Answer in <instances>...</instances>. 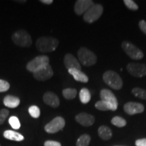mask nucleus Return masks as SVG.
Listing matches in <instances>:
<instances>
[{"instance_id": "obj_32", "label": "nucleus", "mask_w": 146, "mask_h": 146, "mask_svg": "<svg viewBox=\"0 0 146 146\" xmlns=\"http://www.w3.org/2000/svg\"><path fill=\"white\" fill-rule=\"evenodd\" d=\"M139 27L142 31V32L146 35V22L144 20L140 21L139 23Z\"/></svg>"}, {"instance_id": "obj_24", "label": "nucleus", "mask_w": 146, "mask_h": 146, "mask_svg": "<svg viewBox=\"0 0 146 146\" xmlns=\"http://www.w3.org/2000/svg\"><path fill=\"white\" fill-rule=\"evenodd\" d=\"M63 96L66 100H72L75 98L77 94V91L76 89L73 88H66L62 91Z\"/></svg>"}, {"instance_id": "obj_29", "label": "nucleus", "mask_w": 146, "mask_h": 146, "mask_svg": "<svg viewBox=\"0 0 146 146\" xmlns=\"http://www.w3.org/2000/svg\"><path fill=\"white\" fill-rule=\"evenodd\" d=\"M124 3H125V5L129 9V10L135 11L138 10V5H137V3L135 2L134 1H133V0H125V1H124Z\"/></svg>"}, {"instance_id": "obj_37", "label": "nucleus", "mask_w": 146, "mask_h": 146, "mask_svg": "<svg viewBox=\"0 0 146 146\" xmlns=\"http://www.w3.org/2000/svg\"><path fill=\"white\" fill-rule=\"evenodd\" d=\"M0 146H1V145H0Z\"/></svg>"}, {"instance_id": "obj_13", "label": "nucleus", "mask_w": 146, "mask_h": 146, "mask_svg": "<svg viewBox=\"0 0 146 146\" xmlns=\"http://www.w3.org/2000/svg\"><path fill=\"white\" fill-rule=\"evenodd\" d=\"M100 98L101 100L108 102L114 108L117 110L118 108V101L116 99V96H114V94L109 89H104L100 91Z\"/></svg>"}, {"instance_id": "obj_4", "label": "nucleus", "mask_w": 146, "mask_h": 146, "mask_svg": "<svg viewBox=\"0 0 146 146\" xmlns=\"http://www.w3.org/2000/svg\"><path fill=\"white\" fill-rule=\"evenodd\" d=\"M12 39L14 43L20 47H29L32 45L31 36L24 30H18L14 33Z\"/></svg>"}, {"instance_id": "obj_7", "label": "nucleus", "mask_w": 146, "mask_h": 146, "mask_svg": "<svg viewBox=\"0 0 146 146\" xmlns=\"http://www.w3.org/2000/svg\"><path fill=\"white\" fill-rule=\"evenodd\" d=\"M122 48L124 52L128 55L129 57L131 59L139 60H141L143 58V53L141 50L137 48L135 45H133V43L128 41H123L122 43Z\"/></svg>"}, {"instance_id": "obj_15", "label": "nucleus", "mask_w": 146, "mask_h": 146, "mask_svg": "<svg viewBox=\"0 0 146 146\" xmlns=\"http://www.w3.org/2000/svg\"><path fill=\"white\" fill-rule=\"evenodd\" d=\"M64 62L66 68L68 69V70L72 68L78 69V70H81V66L80 64V62L71 54H66L65 55Z\"/></svg>"}, {"instance_id": "obj_11", "label": "nucleus", "mask_w": 146, "mask_h": 146, "mask_svg": "<svg viewBox=\"0 0 146 146\" xmlns=\"http://www.w3.org/2000/svg\"><path fill=\"white\" fill-rule=\"evenodd\" d=\"M124 110L129 115L140 114L144 111V106L137 102H127L124 106Z\"/></svg>"}, {"instance_id": "obj_33", "label": "nucleus", "mask_w": 146, "mask_h": 146, "mask_svg": "<svg viewBox=\"0 0 146 146\" xmlns=\"http://www.w3.org/2000/svg\"><path fill=\"white\" fill-rule=\"evenodd\" d=\"M44 146H62L60 142L56 141H47L45 142Z\"/></svg>"}, {"instance_id": "obj_9", "label": "nucleus", "mask_w": 146, "mask_h": 146, "mask_svg": "<svg viewBox=\"0 0 146 146\" xmlns=\"http://www.w3.org/2000/svg\"><path fill=\"white\" fill-rule=\"evenodd\" d=\"M128 72L135 77H143L146 76V64L130 63L127 66Z\"/></svg>"}, {"instance_id": "obj_28", "label": "nucleus", "mask_w": 146, "mask_h": 146, "mask_svg": "<svg viewBox=\"0 0 146 146\" xmlns=\"http://www.w3.org/2000/svg\"><path fill=\"white\" fill-rule=\"evenodd\" d=\"M29 112L33 118H38L40 116V109L36 106H31L29 108Z\"/></svg>"}, {"instance_id": "obj_2", "label": "nucleus", "mask_w": 146, "mask_h": 146, "mask_svg": "<svg viewBox=\"0 0 146 146\" xmlns=\"http://www.w3.org/2000/svg\"><path fill=\"white\" fill-rule=\"evenodd\" d=\"M103 80L111 88L119 90L123 87V82L119 74L113 70H108L103 74Z\"/></svg>"}, {"instance_id": "obj_5", "label": "nucleus", "mask_w": 146, "mask_h": 146, "mask_svg": "<svg viewBox=\"0 0 146 146\" xmlns=\"http://www.w3.org/2000/svg\"><path fill=\"white\" fill-rule=\"evenodd\" d=\"M103 12L104 8L101 4H94L84 14V21L88 23H94L99 19Z\"/></svg>"}, {"instance_id": "obj_14", "label": "nucleus", "mask_w": 146, "mask_h": 146, "mask_svg": "<svg viewBox=\"0 0 146 146\" xmlns=\"http://www.w3.org/2000/svg\"><path fill=\"white\" fill-rule=\"evenodd\" d=\"M76 121L84 127H90L95 123V117L93 115L82 112L77 114L75 117Z\"/></svg>"}, {"instance_id": "obj_16", "label": "nucleus", "mask_w": 146, "mask_h": 146, "mask_svg": "<svg viewBox=\"0 0 146 146\" xmlns=\"http://www.w3.org/2000/svg\"><path fill=\"white\" fill-rule=\"evenodd\" d=\"M43 102L46 104L50 106L53 108H58L60 105V100L57 95L54 93L51 92H46L43 96Z\"/></svg>"}, {"instance_id": "obj_19", "label": "nucleus", "mask_w": 146, "mask_h": 146, "mask_svg": "<svg viewBox=\"0 0 146 146\" xmlns=\"http://www.w3.org/2000/svg\"><path fill=\"white\" fill-rule=\"evenodd\" d=\"M3 104L5 106L10 108H15L20 104V99L17 97L12 96H7L3 99Z\"/></svg>"}, {"instance_id": "obj_30", "label": "nucleus", "mask_w": 146, "mask_h": 146, "mask_svg": "<svg viewBox=\"0 0 146 146\" xmlns=\"http://www.w3.org/2000/svg\"><path fill=\"white\" fill-rule=\"evenodd\" d=\"M9 115V111L6 109L0 110V125L3 124Z\"/></svg>"}, {"instance_id": "obj_6", "label": "nucleus", "mask_w": 146, "mask_h": 146, "mask_svg": "<svg viewBox=\"0 0 146 146\" xmlns=\"http://www.w3.org/2000/svg\"><path fill=\"white\" fill-rule=\"evenodd\" d=\"M50 58L47 56H39L27 64V69L33 73L36 72L47 65L50 64Z\"/></svg>"}, {"instance_id": "obj_12", "label": "nucleus", "mask_w": 146, "mask_h": 146, "mask_svg": "<svg viewBox=\"0 0 146 146\" xmlns=\"http://www.w3.org/2000/svg\"><path fill=\"white\" fill-rule=\"evenodd\" d=\"M94 4V1L91 0H78L74 5V12L77 15H81L85 14Z\"/></svg>"}, {"instance_id": "obj_31", "label": "nucleus", "mask_w": 146, "mask_h": 146, "mask_svg": "<svg viewBox=\"0 0 146 146\" xmlns=\"http://www.w3.org/2000/svg\"><path fill=\"white\" fill-rule=\"evenodd\" d=\"M10 84L8 81L0 79V92H5L10 89Z\"/></svg>"}, {"instance_id": "obj_27", "label": "nucleus", "mask_w": 146, "mask_h": 146, "mask_svg": "<svg viewBox=\"0 0 146 146\" xmlns=\"http://www.w3.org/2000/svg\"><path fill=\"white\" fill-rule=\"evenodd\" d=\"M9 124L11 125V127L14 129H19L21 127V123H20L19 119L16 116H12L9 118Z\"/></svg>"}, {"instance_id": "obj_35", "label": "nucleus", "mask_w": 146, "mask_h": 146, "mask_svg": "<svg viewBox=\"0 0 146 146\" xmlns=\"http://www.w3.org/2000/svg\"><path fill=\"white\" fill-rule=\"evenodd\" d=\"M41 3H44V4H47V5H50V4H52L53 3V1L52 0H41Z\"/></svg>"}, {"instance_id": "obj_10", "label": "nucleus", "mask_w": 146, "mask_h": 146, "mask_svg": "<svg viewBox=\"0 0 146 146\" xmlns=\"http://www.w3.org/2000/svg\"><path fill=\"white\" fill-rule=\"evenodd\" d=\"M54 75V71L52 70V66L50 64L43 67L38 71L33 73L35 78L40 81H45L50 79Z\"/></svg>"}, {"instance_id": "obj_1", "label": "nucleus", "mask_w": 146, "mask_h": 146, "mask_svg": "<svg viewBox=\"0 0 146 146\" xmlns=\"http://www.w3.org/2000/svg\"><path fill=\"white\" fill-rule=\"evenodd\" d=\"M58 40L51 36H42L36 41V48L41 52H54L58 47Z\"/></svg>"}, {"instance_id": "obj_21", "label": "nucleus", "mask_w": 146, "mask_h": 146, "mask_svg": "<svg viewBox=\"0 0 146 146\" xmlns=\"http://www.w3.org/2000/svg\"><path fill=\"white\" fill-rule=\"evenodd\" d=\"M95 107L96 109L99 110L101 111H107V110H112L115 111L116 110V108H114L110 104H109L108 102H106L103 100H100L96 102V104H95Z\"/></svg>"}, {"instance_id": "obj_20", "label": "nucleus", "mask_w": 146, "mask_h": 146, "mask_svg": "<svg viewBox=\"0 0 146 146\" xmlns=\"http://www.w3.org/2000/svg\"><path fill=\"white\" fill-rule=\"evenodd\" d=\"M98 135L102 139L109 140L112 137V130L107 126H101L98 129Z\"/></svg>"}, {"instance_id": "obj_34", "label": "nucleus", "mask_w": 146, "mask_h": 146, "mask_svg": "<svg viewBox=\"0 0 146 146\" xmlns=\"http://www.w3.org/2000/svg\"><path fill=\"white\" fill-rule=\"evenodd\" d=\"M136 146H146V138L139 139L135 141Z\"/></svg>"}, {"instance_id": "obj_36", "label": "nucleus", "mask_w": 146, "mask_h": 146, "mask_svg": "<svg viewBox=\"0 0 146 146\" xmlns=\"http://www.w3.org/2000/svg\"><path fill=\"white\" fill-rule=\"evenodd\" d=\"M116 146H119V145H116Z\"/></svg>"}, {"instance_id": "obj_26", "label": "nucleus", "mask_w": 146, "mask_h": 146, "mask_svg": "<svg viewBox=\"0 0 146 146\" xmlns=\"http://www.w3.org/2000/svg\"><path fill=\"white\" fill-rule=\"evenodd\" d=\"M132 94L137 98H140L142 100H146V90L145 89L139 88V87H135L132 89Z\"/></svg>"}, {"instance_id": "obj_22", "label": "nucleus", "mask_w": 146, "mask_h": 146, "mask_svg": "<svg viewBox=\"0 0 146 146\" xmlns=\"http://www.w3.org/2000/svg\"><path fill=\"white\" fill-rule=\"evenodd\" d=\"M91 94L88 89L83 88L80 91L79 98L83 104H87L91 100Z\"/></svg>"}, {"instance_id": "obj_17", "label": "nucleus", "mask_w": 146, "mask_h": 146, "mask_svg": "<svg viewBox=\"0 0 146 146\" xmlns=\"http://www.w3.org/2000/svg\"><path fill=\"white\" fill-rule=\"evenodd\" d=\"M68 72L70 74H72L74 77V79L76 81L81 82V83H87L89 81V78L85 73L82 72L81 70H78V69L72 68L69 69Z\"/></svg>"}, {"instance_id": "obj_3", "label": "nucleus", "mask_w": 146, "mask_h": 146, "mask_svg": "<svg viewBox=\"0 0 146 146\" xmlns=\"http://www.w3.org/2000/svg\"><path fill=\"white\" fill-rule=\"evenodd\" d=\"M77 54L80 62L85 66H91L96 64L97 62L96 54L86 47H81L78 50Z\"/></svg>"}, {"instance_id": "obj_25", "label": "nucleus", "mask_w": 146, "mask_h": 146, "mask_svg": "<svg viewBox=\"0 0 146 146\" xmlns=\"http://www.w3.org/2000/svg\"><path fill=\"white\" fill-rule=\"evenodd\" d=\"M111 123L113 125L116 126V127L121 128L126 126V125H127V121L123 118L120 117V116H114L111 120Z\"/></svg>"}, {"instance_id": "obj_18", "label": "nucleus", "mask_w": 146, "mask_h": 146, "mask_svg": "<svg viewBox=\"0 0 146 146\" xmlns=\"http://www.w3.org/2000/svg\"><path fill=\"white\" fill-rule=\"evenodd\" d=\"M3 137L5 139H7L15 141H22L25 139L23 135H22L21 133L11 130L4 131V133H3Z\"/></svg>"}, {"instance_id": "obj_8", "label": "nucleus", "mask_w": 146, "mask_h": 146, "mask_svg": "<svg viewBox=\"0 0 146 146\" xmlns=\"http://www.w3.org/2000/svg\"><path fill=\"white\" fill-rule=\"evenodd\" d=\"M66 122L61 116H57L45 126V131L48 133H56L65 127Z\"/></svg>"}, {"instance_id": "obj_23", "label": "nucleus", "mask_w": 146, "mask_h": 146, "mask_svg": "<svg viewBox=\"0 0 146 146\" xmlns=\"http://www.w3.org/2000/svg\"><path fill=\"white\" fill-rule=\"evenodd\" d=\"M91 141V137L87 134L82 135L76 141V146H89Z\"/></svg>"}]
</instances>
